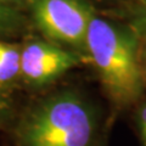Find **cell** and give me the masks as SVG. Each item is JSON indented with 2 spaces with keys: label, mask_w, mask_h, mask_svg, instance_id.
<instances>
[{
  "label": "cell",
  "mask_w": 146,
  "mask_h": 146,
  "mask_svg": "<svg viewBox=\"0 0 146 146\" xmlns=\"http://www.w3.org/2000/svg\"><path fill=\"white\" fill-rule=\"evenodd\" d=\"M85 49L105 89L117 104H131L143 94L145 84L135 32L94 15Z\"/></svg>",
  "instance_id": "cell-1"
},
{
  "label": "cell",
  "mask_w": 146,
  "mask_h": 146,
  "mask_svg": "<svg viewBox=\"0 0 146 146\" xmlns=\"http://www.w3.org/2000/svg\"><path fill=\"white\" fill-rule=\"evenodd\" d=\"M95 118L83 99L63 93L45 100L21 127L25 146H90Z\"/></svg>",
  "instance_id": "cell-2"
},
{
  "label": "cell",
  "mask_w": 146,
  "mask_h": 146,
  "mask_svg": "<svg viewBox=\"0 0 146 146\" xmlns=\"http://www.w3.org/2000/svg\"><path fill=\"white\" fill-rule=\"evenodd\" d=\"M36 27L55 43L85 49L93 10L83 0H32Z\"/></svg>",
  "instance_id": "cell-3"
},
{
  "label": "cell",
  "mask_w": 146,
  "mask_h": 146,
  "mask_svg": "<svg viewBox=\"0 0 146 146\" xmlns=\"http://www.w3.org/2000/svg\"><path fill=\"white\" fill-rule=\"evenodd\" d=\"M79 63V56L50 42H32L21 50L20 76L32 84L52 82Z\"/></svg>",
  "instance_id": "cell-4"
},
{
  "label": "cell",
  "mask_w": 146,
  "mask_h": 146,
  "mask_svg": "<svg viewBox=\"0 0 146 146\" xmlns=\"http://www.w3.org/2000/svg\"><path fill=\"white\" fill-rule=\"evenodd\" d=\"M21 50L16 45L0 42V84L9 83L20 74Z\"/></svg>",
  "instance_id": "cell-5"
},
{
  "label": "cell",
  "mask_w": 146,
  "mask_h": 146,
  "mask_svg": "<svg viewBox=\"0 0 146 146\" xmlns=\"http://www.w3.org/2000/svg\"><path fill=\"white\" fill-rule=\"evenodd\" d=\"M133 26L135 33L146 39V0H141L136 6L133 16Z\"/></svg>",
  "instance_id": "cell-6"
},
{
  "label": "cell",
  "mask_w": 146,
  "mask_h": 146,
  "mask_svg": "<svg viewBox=\"0 0 146 146\" xmlns=\"http://www.w3.org/2000/svg\"><path fill=\"white\" fill-rule=\"evenodd\" d=\"M16 16L5 4L0 3V33L10 29L15 23Z\"/></svg>",
  "instance_id": "cell-7"
},
{
  "label": "cell",
  "mask_w": 146,
  "mask_h": 146,
  "mask_svg": "<svg viewBox=\"0 0 146 146\" xmlns=\"http://www.w3.org/2000/svg\"><path fill=\"white\" fill-rule=\"evenodd\" d=\"M138 125L143 146H146V102L140 107L138 112Z\"/></svg>",
  "instance_id": "cell-8"
},
{
  "label": "cell",
  "mask_w": 146,
  "mask_h": 146,
  "mask_svg": "<svg viewBox=\"0 0 146 146\" xmlns=\"http://www.w3.org/2000/svg\"><path fill=\"white\" fill-rule=\"evenodd\" d=\"M140 67H141V74H143L144 84L146 85V44L143 49V51H140Z\"/></svg>",
  "instance_id": "cell-9"
},
{
  "label": "cell",
  "mask_w": 146,
  "mask_h": 146,
  "mask_svg": "<svg viewBox=\"0 0 146 146\" xmlns=\"http://www.w3.org/2000/svg\"><path fill=\"white\" fill-rule=\"evenodd\" d=\"M13 1H18V0H0V3L6 4V3H13Z\"/></svg>",
  "instance_id": "cell-10"
}]
</instances>
